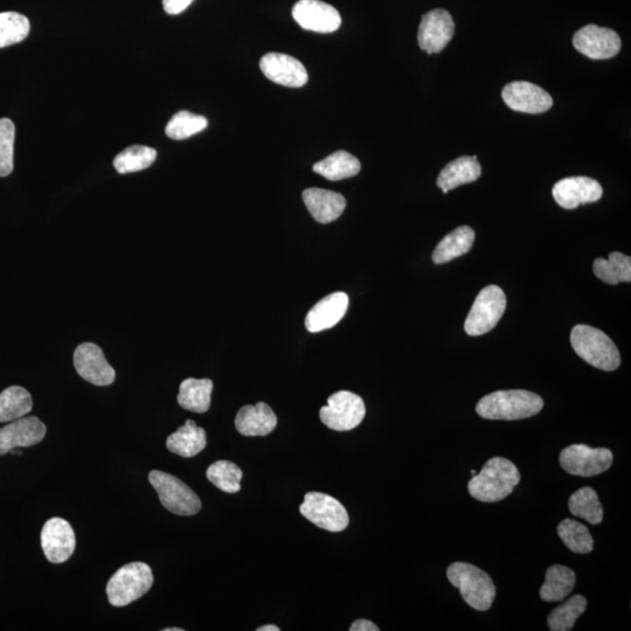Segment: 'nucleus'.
<instances>
[{
    "label": "nucleus",
    "mask_w": 631,
    "mask_h": 631,
    "mask_svg": "<svg viewBox=\"0 0 631 631\" xmlns=\"http://www.w3.org/2000/svg\"><path fill=\"white\" fill-rule=\"evenodd\" d=\"M520 478L515 463L504 457H494L484 464L480 474L471 478L468 483L469 494L480 502H501L512 494Z\"/></svg>",
    "instance_id": "f257e3e1"
},
{
    "label": "nucleus",
    "mask_w": 631,
    "mask_h": 631,
    "mask_svg": "<svg viewBox=\"0 0 631 631\" xmlns=\"http://www.w3.org/2000/svg\"><path fill=\"white\" fill-rule=\"evenodd\" d=\"M544 400L524 390L497 391L478 402L476 412L483 419L515 421L531 418L542 412Z\"/></svg>",
    "instance_id": "f03ea898"
},
{
    "label": "nucleus",
    "mask_w": 631,
    "mask_h": 631,
    "mask_svg": "<svg viewBox=\"0 0 631 631\" xmlns=\"http://www.w3.org/2000/svg\"><path fill=\"white\" fill-rule=\"evenodd\" d=\"M571 344L575 353L596 369L612 372L621 365L619 349L599 329L585 324L575 325L571 332Z\"/></svg>",
    "instance_id": "7ed1b4c3"
},
{
    "label": "nucleus",
    "mask_w": 631,
    "mask_h": 631,
    "mask_svg": "<svg viewBox=\"0 0 631 631\" xmlns=\"http://www.w3.org/2000/svg\"><path fill=\"white\" fill-rule=\"evenodd\" d=\"M447 578L450 584L460 589L463 600L480 612H487L496 599L494 581L481 568L454 563L448 567Z\"/></svg>",
    "instance_id": "20e7f679"
},
{
    "label": "nucleus",
    "mask_w": 631,
    "mask_h": 631,
    "mask_svg": "<svg viewBox=\"0 0 631 631\" xmlns=\"http://www.w3.org/2000/svg\"><path fill=\"white\" fill-rule=\"evenodd\" d=\"M154 584V575L149 565L131 563L120 568L107 585L110 605L124 607L141 599Z\"/></svg>",
    "instance_id": "39448f33"
},
{
    "label": "nucleus",
    "mask_w": 631,
    "mask_h": 631,
    "mask_svg": "<svg viewBox=\"0 0 631 631\" xmlns=\"http://www.w3.org/2000/svg\"><path fill=\"white\" fill-rule=\"evenodd\" d=\"M149 481L166 510L178 516H194L200 511V498L179 478L154 470L149 474Z\"/></svg>",
    "instance_id": "423d86ee"
},
{
    "label": "nucleus",
    "mask_w": 631,
    "mask_h": 631,
    "mask_svg": "<svg viewBox=\"0 0 631 631\" xmlns=\"http://www.w3.org/2000/svg\"><path fill=\"white\" fill-rule=\"evenodd\" d=\"M506 309V296L497 286H488L481 290L471 307L464 330L469 336L477 337L488 334L501 321Z\"/></svg>",
    "instance_id": "0eeeda50"
},
{
    "label": "nucleus",
    "mask_w": 631,
    "mask_h": 631,
    "mask_svg": "<svg viewBox=\"0 0 631 631\" xmlns=\"http://www.w3.org/2000/svg\"><path fill=\"white\" fill-rule=\"evenodd\" d=\"M365 414L363 399L349 391L332 394L320 412L323 424L336 432L352 431L362 424Z\"/></svg>",
    "instance_id": "6e6552de"
},
{
    "label": "nucleus",
    "mask_w": 631,
    "mask_h": 631,
    "mask_svg": "<svg viewBox=\"0 0 631 631\" xmlns=\"http://www.w3.org/2000/svg\"><path fill=\"white\" fill-rule=\"evenodd\" d=\"M301 515L329 532H342L349 525L348 511L336 498L321 492H309L300 506Z\"/></svg>",
    "instance_id": "1a4fd4ad"
},
{
    "label": "nucleus",
    "mask_w": 631,
    "mask_h": 631,
    "mask_svg": "<svg viewBox=\"0 0 631 631\" xmlns=\"http://www.w3.org/2000/svg\"><path fill=\"white\" fill-rule=\"evenodd\" d=\"M613 459V453L607 448L572 445L560 453L559 462L568 474L593 477L612 467Z\"/></svg>",
    "instance_id": "9d476101"
},
{
    "label": "nucleus",
    "mask_w": 631,
    "mask_h": 631,
    "mask_svg": "<svg viewBox=\"0 0 631 631\" xmlns=\"http://www.w3.org/2000/svg\"><path fill=\"white\" fill-rule=\"evenodd\" d=\"M573 46L589 59L607 60L621 51V38L607 27L587 25L574 34Z\"/></svg>",
    "instance_id": "9b49d317"
},
{
    "label": "nucleus",
    "mask_w": 631,
    "mask_h": 631,
    "mask_svg": "<svg viewBox=\"0 0 631 631\" xmlns=\"http://www.w3.org/2000/svg\"><path fill=\"white\" fill-rule=\"evenodd\" d=\"M455 23L446 10L436 9L426 13L421 19L418 43L422 51L428 54L440 53L452 41Z\"/></svg>",
    "instance_id": "f8f14e48"
},
{
    "label": "nucleus",
    "mask_w": 631,
    "mask_h": 631,
    "mask_svg": "<svg viewBox=\"0 0 631 631\" xmlns=\"http://www.w3.org/2000/svg\"><path fill=\"white\" fill-rule=\"evenodd\" d=\"M502 97L506 106L519 113L543 114L553 106L552 96L545 89L526 81L506 85Z\"/></svg>",
    "instance_id": "ddd939ff"
},
{
    "label": "nucleus",
    "mask_w": 631,
    "mask_h": 631,
    "mask_svg": "<svg viewBox=\"0 0 631 631\" xmlns=\"http://www.w3.org/2000/svg\"><path fill=\"white\" fill-rule=\"evenodd\" d=\"M74 366L82 379L96 386L112 385L116 378L100 346L94 343H83L76 348Z\"/></svg>",
    "instance_id": "4468645a"
},
{
    "label": "nucleus",
    "mask_w": 631,
    "mask_h": 631,
    "mask_svg": "<svg viewBox=\"0 0 631 631\" xmlns=\"http://www.w3.org/2000/svg\"><path fill=\"white\" fill-rule=\"evenodd\" d=\"M76 546L75 533L67 520L55 517L41 531V547L52 564H64L73 556Z\"/></svg>",
    "instance_id": "2eb2a0df"
},
{
    "label": "nucleus",
    "mask_w": 631,
    "mask_h": 631,
    "mask_svg": "<svg viewBox=\"0 0 631 631\" xmlns=\"http://www.w3.org/2000/svg\"><path fill=\"white\" fill-rule=\"evenodd\" d=\"M295 22L303 30L317 33L336 32L342 25L339 12L321 0H300L293 9Z\"/></svg>",
    "instance_id": "dca6fc26"
},
{
    "label": "nucleus",
    "mask_w": 631,
    "mask_h": 631,
    "mask_svg": "<svg viewBox=\"0 0 631 631\" xmlns=\"http://www.w3.org/2000/svg\"><path fill=\"white\" fill-rule=\"evenodd\" d=\"M553 198L565 210H575L580 205L599 201L603 190L599 182L589 177L561 179L552 190Z\"/></svg>",
    "instance_id": "f3484780"
},
{
    "label": "nucleus",
    "mask_w": 631,
    "mask_h": 631,
    "mask_svg": "<svg viewBox=\"0 0 631 631\" xmlns=\"http://www.w3.org/2000/svg\"><path fill=\"white\" fill-rule=\"evenodd\" d=\"M260 68L266 78L277 85L301 88L307 85L309 75L300 60L282 53H268L262 57Z\"/></svg>",
    "instance_id": "a211bd4d"
},
{
    "label": "nucleus",
    "mask_w": 631,
    "mask_h": 631,
    "mask_svg": "<svg viewBox=\"0 0 631 631\" xmlns=\"http://www.w3.org/2000/svg\"><path fill=\"white\" fill-rule=\"evenodd\" d=\"M46 426L37 416L20 418L0 428V456L8 454L12 449L38 445L44 440Z\"/></svg>",
    "instance_id": "6ab92c4d"
},
{
    "label": "nucleus",
    "mask_w": 631,
    "mask_h": 631,
    "mask_svg": "<svg viewBox=\"0 0 631 631\" xmlns=\"http://www.w3.org/2000/svg\"><path fill=\"white\" fill-rule=\"evenodd\" d=\"M349 308V296L334 293L314 305L305 317V328L312 334L334 328Z\"/></svg>",
    "instance_id": "aec40b11"
},
{
    "label": "nucleus",
    "mask_w": 631,
    "mask_h": 631,
    "mask_svg": "<svg viewBox=\"0 0 631 631\" xmlns=\"http://www.w3.org/2000/svg\"><path fill=\"white\" fill-rule=\"evenodd\" d=\"M303 200L312 218L320 224H330L337 220L346 207V199L342 194L323 189L305 190Z\"/></svg>",
    "instance_id": "412c9836"
},
{
    "label": "nucleus",
    "mask_w": 631,
    "mask_h": 631,
    "mask_svg": "<svg viewBox=\"0 0 631 631\" xmlns=\"http://www.w3.org/2000/svg\"><path fill=\"white\" fill-rule=\"evenodd\" d=\"M277 418L273 409L265 402H258L255 406L242 407L235 418V427L244 436H266L274 431Z\"/></svg>",
    "instance_id": "4be33fe9"
},
{
    "label": "nucleus",
    "mask_w": 631,
    "mask_h": 631,
    "mask_svg": "<svg viewBox=\"0 0 631 631\" xmlns=\"http://www.w3.org/2000/svg\"><path fill=\"white\" fill-rule=\"evenodd\" d=\"M482 175V168L476 156H463L450 162L440 172L438 186L448 193L464 184L476 182Z\"/></svg>",
    "instance_id": "5701e85b"
},
{
    "label": "nucleus",
    "mask_w": 631,
    "mask_h": 631,
    "mask_svg": "<svg viewBox=\"0 0 631 631\" xmlns=\"http://www.w3.org/2000/svg\"><path fill=\"white\" fill-rule=\"evenodd\" d=\"M207 439L204 428L196 425V422L187 420L186 424L178 431L171 434L166 440V447L171 453L190 459L203 452L206 448Z\"/></svg>",
    "instance_id": "b1692460"
},
{
    "label": "nucleus",
    "mask_w": 631,
    "mask_h": 631,
    "mask_svg": "<svg viewBox=\"0 0 631 631\" xmlns=\"http://www.w3.org/2000/svg\"><path fill=\"white\" fill-rule=\"evenodd\" d=\"M213 383L210 379H185L177 397L180 407L194 413H206L211 407Z\"/></svg>",
    "instance_id": "393cba45"
},
{
    "label": "nucleus",
    "mask_w": 631,
    "mask_h": 631,
    "mask_svg": "<svg viewBox=\"0 0 631 631\" xmlns=\"http://www.w3.org/2000/svg\"><path fill=\"white\" fill-rule=\"evenodd\" d=\"M475 242V232L469 226L456 228L452 233L446 235L436 246L433 253V262L436 265L450 262L460 256L470 252Z\"/></svg>",
    "instance_id": "a878e982"
},
{
    "label": "nucleus",
    "mask_w": 631,
    "mask_h": 631,
    "mask_svg": "<svg viewBox=\"0 0 631 631\" xmlns=\"http://www.w3.org/2000/svg\"><path fill=\"white\" fill-rule=\"evenodd\" d=\"M575 573L566 566L553 565L546 571L545 582L540 588V598L546 602L563 601L575 586Z\"/></svg>",
    "instance_id": "bb28decb"
},
{
    "label": "nucleus",
    "mask_w": 631,
    "mask_h": 631,
    "mask_svg": "<svg viewBox=\"0 0 631 631\" xmlns=\"http://www.w3.org/2000/svg\"><path fill=\"white\" fill-rule=\"evenodd\" d=\"M362 165L346 151H337L314 165V171L331 182H338L358 175Z\"/></svg>",
    "instance_id": "cd10ccee"
},
{
    "label": "nucleus",
    "mask_w": 631,
    "mask_h": 631,
    "mask_svg": "<svg viewBox=\"0 0 631 631\" xmlns=\"http://www.w3.org/2000/svg\"><path fill=\"white\" fill-rule=\"evenodd\" d=\"M594 274L602 282L616 286L621 282L631 281V259L630 256L620 252L609 254V259H596L593 265Z\"/></svg>",
    "instance_id": "c85d7f7f"
},
{
    "label": "nucleus",
    "mask_w": 631,
    "mask_h": 631,
    "mask_svg": "<svg viewBox=\"0 0 631 631\" xmlns=\"http://www.w3.org/2000/svg\"><path fill=\"white\" fill-rule=\"evenodd\" d=\"M33 408V400L24 387L11 386L0 393V422L24 418Z\"/></svg>",
    "instance_id": "c756f323"
},
{
    "label": "nucleus",
    "mask_w": 631,
    "mask_h": 631,
    "mask_svg": "<svg viewBox=\"0 0 631 631\" xmlns=\"http://www.w3.org/2000/svg\"><path fill=\"white\" fill-rule=\"evenodd\" d=\"M572 515L587 520L589 524L599 525L603 519V508L599 496L592 488L586 487L574 492L568 501Z\"/></svg>",
    "instance_id": "7c9ffc66"
},
{
    "label": "nucleus",
    "mask_w": 631,
    "mask_h": 631,
    "mask_svg": "<svg viewBox=\"0 0 631 631\" xmlns=\"http://www.w3.org/2000/svg\"><path fill=\"white\" fill-rule=\"evenodd\" d=\"M157 151L155 149L144 147V145H133L114 159V168L120 175H127L143 171L150 168L155 163Z\"/></svg>",
    "instance_id": "2f4dec72"
},
{
    "label": "nucleus",
    "mask_w": 631,
    "mask_h": 631,
    "mask_svg": "<svg viewBox=\"0 0 631 631\" xmlns=\"http://www.w3.org/2000/svg\"><path fill=\"white\" fill-rule=\"evenodd\" d=\"M558 535L568 550L578 554L591 553L594 540L587 526L570 518L564 519L558 526Z\"/></svg>",
    "instance_id": "473e14b6"
},
{
    "label": "nucleus",
    "mask_w": 631,
    "mask_h": 631,
    "mask_svg": "<svg viewBox=\"0 0 631 631\" xmlns=\"http://www.w3.org/2000/svg\"><path fill=\"white\" fill-rule=\"evenodd\" d=\"M587 600L585 596L574 595L563 605L554 608L547 619V624L552 631L572 630L574 623L585 613Z\"/></svg>",
    "instance_id": "72a5a7b5"
},
{
    "label": "nucleus",
    "mask_w": 631,
    "mask_h": 631,
    "mask_svg": "<svg viewBox=\"0 0 631 631\" xmlns=\"http://www.w3.org/2000/svg\"><path fill=\"white\" fill-rule=\"evenodd\" d=\"M208 481L226 494H237L241 490L242 470L230 461H217L206 471Z\"/></svg>",
    "instance_id": "f704fd0d"
},
{
    "label": "nucleus",
    "mask_w": 631,
    "mask_h": 631,
    "mask_svg": "<svg viewBox=\"0 0 631 631\" xmlns=\"http://www.w3.org/2000/svg\"><path fill=\"white\" fill-rule=\"evenodd\" d=\"M30 29V20L20 13H0V48L22 43L29 36Z\"/></svg>",
    "instance_id": "c9c22d12"
},
{
    "label": "nucleus",
    "mask_w": 631,
    "mask_h": 631,
    "mask_svg": "<svg viewBox=\"0 0 631 631\" xmlns=\"http://www.w3.org/2000/svg\"><path fill=\"white\" fill-rule=\"evenodd\" d=\"M208 126V121L204 116L192 114L190 112H179L172 116V119L165 128L166 136L172 140L183 141L193 135L201 133Z\"/></svg>",
    "instance_id": "e433bc0d"
},
{
    "label": "nucleus",
    "mask_w": 631,
    "mask_h": 631,
    "mask_svg": "<svg viewBox=\"0 0 631 631\" xmlns=\"http://www.w3.org/2000/svg\"><path fill=\"white\" fill-rule=\"evenodd\" d=\"M15 138V124L9 119L0 120V177L9 176L13 171Z\"/></svg>",
    "instance_id": "4c0bfd02"
},
{
    "label": "nucleus",
    "mask_w": 631,
    "mask_h": 631,
    "mask_svg": "<svg viewBox=\"0 0 631 631\" xmlns=\"http://www.w3.org/2000/svg\"><path fill=\"white\" fill-rule=\"evenodd\" d=\"M193 0H163V8L168 15L175 16L184 12Z\"/></svg>",
    "instance_id": "58836bf2"
},
{
    "label": "nucleus",
    "mask_w": 631,
    "mask_h": 631,
    "mask_svg": "<svg viewBox=\"0 0 631 631\" xmlns=\"http://www.w3.org/2000/svg\"><path fill=\"white\" fill-rule=\"evenodd\" d=\"M350 631H379V628L369 620L360 619L352 623Z\"/></svg>",
    "instance_id": "ea45409f"
},
{
    "label": "nucleus",
    "mask_w": 631,
    "mask_h": 631,
    "mask_svg": "<svg viewBox=\"0 0 631 631\" xmlns=\"http://www.w3.org/2000/svg\"><path fill=\"white\" fill-rule=\"evenodd\" d=\"M258 631H280V628L273 626V624H269V626H263V627L258 628Z\"/></svg>",
    "instance_id": "a19ab883"
},
{
    "label": "nucleus",
    "mask_w": 631,
    "mask_h": 631,
    "mask_svg": "<svg viewBox=\"0 0 631 631\" xmlns=\"http://www.w3.org/2000/svg\"><path fill=\"white\" fill-rule=\"evenodd\" d=\"M164 631H184L182 628H166Z\"/></svg>",
    "instance_id": "79ce46f5"
},
{
    "label": "nucleus",
    "mask_w": 631,
    "mask_h": 631,
    "mask_svg": "<svg viewBox=\"0 0 631 631\" xmlns=\"http://www.w3.org/2000/svg\"><path fill=\"white\" fill-rule=\"evenodd\" d=\"M476 474V470H471V475L475 476Z\"/></svg>",
    "instance_id": "37998d69"
}]
</instances>
